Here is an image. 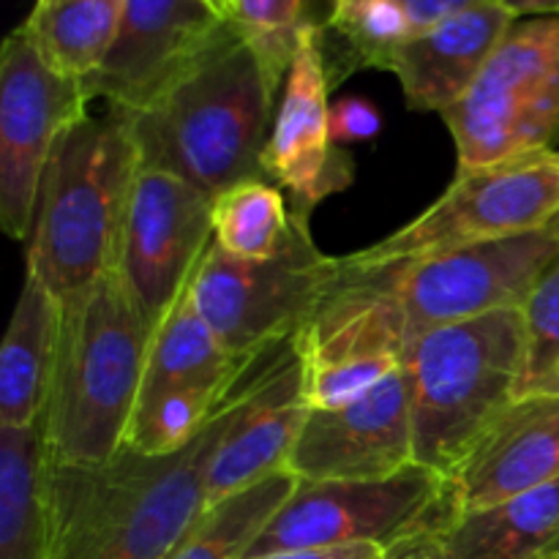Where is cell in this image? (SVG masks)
<instances>
[{
    "label": "cell",
    "mask_w": 559,
    "mask_h": 559,
    "mask_svg": "<svg viewBox=\"0 0 559 559\" xmlns=\"http://www.w3.org/2000/svg\"><path fill=\"white\" fill-rule=\"evenodd\" d=\"M295 338V336H293ZM287 342L251 355L189 448L145 456L120 448L107 464L44 467L47 559H169L207 511V464L260 377Z\"/></svg>",
    "instance_id": "1"
},
{
    "label": "cell",
    "mask_w": 559,
    "mask_h": 559,
    "mask_svg": "<svg viewBox=\"0 0 559 559\" xmlns=\"http://www.w3.org/2000/svg\"><path fill=\"white\" fill-rule=\"evenodd\" d=\"M278 91L235 25L156 104L129 112L140 164L178 175L211 200L240 180L265 178Z\"/></svg>",
    "instance_id": "2"
},
{
    "label": "cell",
    "mask_w": 559,
    "mask_h": 559,
    "mask_svg": "<svg viewBox=\"0 0 559 559\" xmlns=\"http://www.w3.org/2000/svg\"><path fill=\"white\" fill-rule=\"evenodd\" d=\"M153 328L118 271L60 300L58 349L44 404V453L55 464H107L126 445Z\"/></svg>",
    "instance_id": "3"
},
{
    "label": "cell",
    "mask_w": 559,
    "mask_h": 559,
    "mask_svg": "<svg viewBox=\"0 0 559 559\" xmlns=\"http://www.w3.org/2000/svg\"><path fill=\"white\" fill-rule=\"evenodd\" d=\"M136 173L140 151L123 109L85 115L58 136L27 246V273L58 300L115 271Z\"/></svg>",
    "instance_id": "4"
},
{
    "label": "cell",
    "mask_w": 559,
    "mask_h": 559,
    "mask_svg": "<svg viewBox=\"0 0 559 559\" xmlns=\"http://www.w3.org/2000/svg\"><path fill=\"white\" fill-rule=\"evenodd\" d=\"M524 366L522 309L437 328L409 344L415 464L451 475L486 426L516 399Z\"/></svg>",
    "instance_id": "5"
},
{
    "label": "cell",
    "mask_w": 559,
    "mask_h": 559,
    "mask_svg": "<svg viewBox=\"0 0 559 559\" xmlns=\"http://www.w3.org/2000/svg\"><path fill=\"white\" fill-rule=\"evenodd\" d=\"M559 216V147L524 153L475 169L456 180L435 205L380 243L338 257L344 271L369 273L413 265L462 246L538 233Z\"/></svg>",
    "instance_id": "6"
},
{
    "label": "cell",
    "mask_w": 559,
    "mask_h": 559,
    "mask_svg": "<svg viewBox=\"0 0 559 559\" xmlns=\"http://www.w3.org/2000/svg\"><path fill=\"white\" fill-rule=\"evenodd\" d=\"M338 278V257L322 254L309 222L293 216V233L271 260H238L211 240L189 293L218 342L235 358H249L298 336Z\"/></svg>",
    "instance_id": "7"
},
{
    "label": "cell",
    "mask_w": 559,
    "mask_h": 559,
    "mask_svg": "<svg viewBox=\"0 0 559 559\" xmlns=\"http://www.w3.org/2000/svg\"><path fill=\"white\" fill-rule=\"evenodd\" d=\"M442 120L459 169L559 147V16L513 22L473 87Z\"/></svg>",
    "instance_id": "8"
},
{
    "label": "cell",
    "mask_w": 559,
    "mask_h": 559,
    "mask_svg": "<svg viewBox=\"0 0 559 559\" xmlns=\"http://www.w3.org/2000/svg\"><path fill=\"white\" fill-rule=\"evenodd\" d=\"M453 519L448 475L420 464L382 480L298 484L246 557L325 546H391L420 530H445Z\"/></svg>",
    "instance_id": "9"
},
{
    "label": "cell",
    "mask_w": 559,
    "mask_h": 559,
    "mask_svg": "<svg viewBox=\"0 0 559 559\" xmlns=\"http://www.w3.org/2000/svg\"><path fill=\"white\" fill-rule=\"evenodd\" d=\"M557 257L559 238L538 229L369 273H382L391 282L404 311L409 349V344L437 328L491 311L522 309L530 289Z\"/></svg>",
    "instance_id": "10"
},
{
    "label": "cell",
    "mask_w": 559,
    "mask_h": 559,
    "mask_svg": "<svg viewBox=\"0 0 559 559\" xmlns=\"http://www.w3.org/2000/svg\"><path fill=\"white\" fill-rule=\"evenodd\" d=\"M85 82L60 74L22 27L0 52V224L11 240H31L38 186L52 147L87 115Z\"/></svg>",
    "instance_id": "11"
},
{
    "label": "cell",
    "mask_w": 559,
    "mask_h": 559,
    "mask_svg": "<svg viewBox=\"0 0 559 559\" xmlns=\"http://www.w3.org/2000/svg\"><path fill=\"white\" fill-rule=\"evenodd\" d=\"M211 240V197L178 175L140 164L115 271L153 331L189 287Z\"/></svg>",
    "instance_id": "12"
},
{
    "label": "cell",
    "mask_w": 559,
    "mask_h": 559,
    "mask_svg": "<svg viewBox=\"0 0 559 559\" xmlns=\"http://www.w3.org/2000/svg\"><path fill=\"white\" fill-rule=\"evenodd\" d=\"M235 27L222 0H126L107 60L87 76V98L142 112Z\"/></svg>",
    "instance_id": "13"
},
{
    "label": "cell",
    "mask_w": 559,
    "mask_h": 559,
    "mask_svg": "<svg viewBox=\"0 0 559 559\" xmlns=\"http://www.w3.org/2000/svg\"><path fill=\"white\" fill-rule=\"evenodd\" d=\"M331 66L320 25H309L284 76L262 173L287 194L289 211L309 222L314 207L353 183V158L331 134Z\"/></svg>",
    "instance_id": "14"
},
{
    "label": "cell",
    "mask_w": 559,
    "mask_h": 559,
    "mask_svg": "<svg viewBox=\"0 0 559 559\" xmlns=\"http://www.w3.org/2000/svg\"><path fill=\"white\" fill-rule=\"evenodd\" d=\"M415 464L407 371L338 409H311L287 469L300 484L382 480Z\"/></svg>",
    "instance_id": "15"
},
{
    "label": "cell",
    "mask_w": 559,
    "mask_h": 559,
    "mask_svg": "<svg viewBox=\"0 0 559 559\" xmlns=\"http://www.w3.org/2000/svg\"><path fill=\"white\" fill-rule=\"evenodd\" d=\"M559 480V391L519 396L448 475L456 516Z\"/></svg>",
    "instance_id": "16"
},
{
    "label": "cell",
    "mask_w": 559,
    "mask_h": 559,
    "mask_svg": "<svg viewBox=\"0 0 559 559\" xmlns=\"http://www.w3.org/2000/svg\"><path fill=\"white\" fill-rule=\"evenodd\" d=\"M295 338L276 355L207 464V508L287 469L309 418Z\"/></svg>",
    "instance_id": "17"
},
{
    "label": "cell",
    "mask_w": 559,
    "mask_h": 559,
    "mask_svg": "<svg viewBox=\"0 0 559 559\" xmlns=\"http://www.w3.org/2000/svg\"><path fill=\"white\" fill-rule=\"evenodd\" d=\"M513 22L511 11L491 0L409 36L393 49L385 71L396 74L409 109L442 115L473 87Z\"/></svg>",
    "instance_id": "18"
},
{
    "label": "cell",
    "mask_w": 559,
    "mask_h": 559,
    "mask_svg": "<svg viewBox=\"0 0 559 559\" xmlns=\"http://www.w3.org/2000/svg\"><path fill=\"white\" fill-rule=\"evenodd\" d=\"M60 300L25 273L3 347H0V429L41 420L58 349Z\"/></svg>",
    "instance_id": "19"
},
{
    "label": "cell",
    "mask_w": 559,
    "mask_h": 559,
    "mask_svg": "<svg viewBox=\"0 0 559 559\" xmlns=\"http://www.w3.org/2000/svg\"><path fill=\"white\" fill-rule=\"evenodd\" d=\"M249 358H235L218 342L186 287L169 314L153 331L140 402L175 391L224 393Z\"/></svg>",
    "instance_id": "20"
},
{
    "label": "cell",
    "mask_w": 559,
    "mask_h": 559,
    "mask_svg": "<svg viewBox=\"0 0 559 559\" xmlns=\"http://www.w3.org/2000/svg\"><path fill=\"white\" fill-rule=\"evenodd\" d=\"M442 538L448 559H544L559 549V480L456 516Z\"/></svg>",
    "instance_id": "21"
},
{
    "label": "cell",
    "mask_w": 559,
    "mask_h": 559,
    "mask_svg": "<svg viewBox=\"0 0 559 559\" xmlns=\"http://www.w3.org/2000/svg\"><path fill=\"white\" fill-rule=\"evenodd\" d=\"M123 9L126 0H36L20 27L52 69L87 80L107 60Z\"/></svg>",
    "instance_id": "22"
},
{
    "label": "cell",
    "mask_w": 559,
    "mask_h": 559,
    "mask_svg": "<svg viewBox=\"0 0 559 559\" xmlns=\"http://www.w3.org/2000/svg\"><path fill=\"white\" fill-rule=\"evenodd\" d=\"M41 429H0V559H47Z\"/></svg>",
    "instance_id": "23"
},
{
    "label": "cell",
    "mask_w": 559,
    "mask_h": 559,
    "mask_svg": "<svg viewBox=\"0 0 559 559\" xmlns=\"http://www.w3.org/2000/svg\"><path fill=\"white\" fill-rule=\"evenodd\" d=\"M300 480L289 469L238 491L202 513L169 559H243Z\"/></svg>",
    "instance_id": "24"
},
{
    "label": "cell",
    "mask_w": 559,
    "mask_h": 559,
    "mask_svg": "<svg viewBox=\"0 0 559 559\" xmlns=\"http://www.w3.org/2000/svg\"><path fill=\"white\" fill-rule=\"evenodd\" d=\"M289 233V200L273 180H240L213 200V240L238 260H271L284 249Z\"/></svg>",
    "instance_id": "25"
},
{
    "label": "cell",
    "mask_w": 559,
    "mask_h": 559,
    "mask_svg": "<svg viewBox=\"0 0 559 559\" xmlns=\"http://www.w3.org/2000/svg\"><path fill=\"white\" fill-rule=\"evenodd\" d=\"M524 366L519 396L559 391V257L544 271L522 304Z\"/></svg>",
    "instance_id": "26"
},
{
    "label": "cell",
    "mask_w": 559,
    "mask_h": 559,
    "mask_svg": "<svg viewBox=\"0 0 559 559\" xmlns=\"http://www.w3.org/2000/svg\"><path fill=\"white\" fill-rule=\"evenodd\" d=\"M311 0H227V11L240 36L257 49L278 85H284L300 36L309 25Z\"/></svg>",
    "instance_id": "27"
},
{
    "label": "cell",
    "mask_w": 559,
    "mask_h": 559,
    "mask_svg": "<svg viewBox=\"0 0 559 559\" xmlns=\"http://www.w3.org/2000/svg\"><path fill=\"white\" fill-rule=\"evenodd\" d=\"M328 27L347 44L353 69H385L393 49L413 36L399 0H336Z\"/></svg>",
    "instance_id": "28"
},
{
    "label": "cell",
    "mask_w": 559,
    "mask_h": 559,
    "mask_svg": "<svg viewBox=\"0 0 559 559\" xmlns=\"http://www.w3.org/2000/svg\"><path fill=\"white\" fill-rule=\"evenodd\" d=\"M382 131V115L371 102L360 96L342 98L331 107V134L338 147L374 140Z\"/></svg>",
    "instance_id": "29"
},
{
    "label": "cell",
    "mask_w": 559,
    "mask_h": 559,
    "mask_svg": "<svg viewBox=\"0 0 559 559\" xmlns=\"http://www.w3.org/2000/svg\"><path fill=\"white\" fill-rule=\"evenodd\" d=\"M399 3H402L409 31L415 36V33L431 31V27L453 20V16L464 14V11L491 3V0H399Z\"/></svg>",
    "instance_id": "30"
},
{
    "label": "cell",
    "mask_w": 559,
    "mask_h": 559,
    "mask_svg": "<svg viewBox=\"0 0 559 559\" xmlns=\"http://www.w3.org/2000/svg\"><path fill=\"white\" fill-rule=\"evenodd\" d=\"M442 533H445L442 527H431L407 535V538H399L396 544L385 546L382 559H448Z\"/></svg>",
    "instance_id": "31"
},
{
    "label": "cell",
    "mask_w": 559,
    "mask_h": 559,
    "mask_svg": "<svg viewBox=\"0 0 559 559\" xmlns=\"http://www.w3.org/2000/svg\"><path fill=\"white\" fill-rule=\"evenodd\" d=\"M385 546L355 544V546H325V549H289L273 555L243 557V559H382Z\"/></svg>",
    "instance_id": "32"
},
{
    "label": "cell",
    "mask_w": 559,
    "mask_h": 559,
    "mask_svg": "<svg viewBox=\"0 0 559 559\" xmlns=\"http://www.w3.org/2000/svg\"><path fill=\"white\" fill-rule=\"evenodd\" d=\"M513 20H533V16H559V0H500Z\"/></svg>",
    "instance_id": "33"
},
{
    "label": "cell",
    "mask_w": 559,
    "mask_h": 559,
    "mask_svg": "<svg viewBox=\"0 0 559 559\" xmlns=\"http://www.w3.org/2000/svg\"><path fill=\"white\" fill-rule=\"evenodd\" d=\"M546 233H551V235H555V238H559V216L549 224V227H546Z\"/></svg>",
    "instance_id": "34"
},
{
    "label": "cell",
    "mask_w": 559,
    "mask_h": 559,
    "mask_svg": "<svg viewBox=\"0 0 559 559\" xmlns=\"http://www.w3.org/2000/svg\"><path fill=\"white\" fill-rule=\"evenodd\" d=\"M544 559H559V549H555V551H551V555H546Z\"/></svg>",
    "instance_id": "35"
},
{
    "label": "cell",
    "mask_w": 559,
    "mask_h": 559,
    "mask_svg": "<svg viewBox=\"0 0 559 559\" xmlns=\"http://www.w3.org/2000/svg\"><path fill=\"white\" fill-rule=\"evenodd\" d=\"M222 3H224V5H227V0H222Z\"/></svg>",
    "instance_id": "36"
},
{
    "label": "cell",
    "mask_w": 559,
    "mask_h": 559,
    "mask_svg": "<svg viewBox=\"0 0 559 559\" xmlns=\"http://www.w3.org/2000/svg\"><path fill=\"white\" fill-rule=\"evenodd\" d=\"M38 3H44V0H38Z\"/></svg>",
    "instance_id": "37"
}]
</instances>
